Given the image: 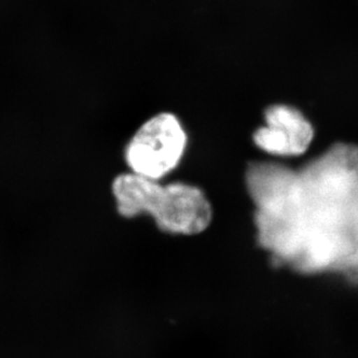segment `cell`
Returning <instances> with one entry per match:
<instances>
[{
    "instance_id": "1",
    "label": "cell",
    "mask_w": 358,
    "mask_h": 358,
    "mask_svg": "<svg viewBox=\"0 0 358 358\" xmlns=\"http://www.w3.org/2000/svg\"><path fill=\"white\" fill-rule=\"evenodd\" d=\"M259 241L298 271L358 282V149L336 147L300 171L252 163Z\"/></svg>"
},
{
    "instance_id": "2",
    "label": "cell",
    "mask_w": 358,
    "mask_h": 358,
    "mask_svg": "<svg viewBox=\"0 0 358 358\" xmlns=\"http://www.w3.org/2000/svg\"><path fill=\"white\" fill-rule=\"evenodd\" d=\"M112 191L122 217L149 213L162 231L173 234H199L213 215L203 191L184 182L161 185L134 173H124L114 179Z\"/></svg>"
},
{
    "instance_id": "3",
    "label": "cell",
    "mask_w": 358,
    "mask_h": 358,
    "mask_svg": "<svg viewBox=\"0 0 358 358\" xmlns=\"http://www.w3.org/2000/svg\"><path fill=\"white\" fill-rule=\"evenodd\" d=\"M185 147V131L178 119L161 113L135 133L126 148V162L136 175L157 180L178 166Z\"/></svg>"
},
{
    "instance_id": "4",
    "label": "cell",
    "mask_w": 358,
    "mask_h": 358,
    "mask_svg": "<svg viewBox=\"0 0 358 358\" xmlns=\"http://www.w3.org/2000/svg\"><path fill=\"white\" fill-rule=\"evenodd\" d=\"M266 127L254 134L259 149L271 155L299 156L306 152L314 136L313 126L294 107L273 105L266 110Z\"/></svg>"
}]
</instances>
